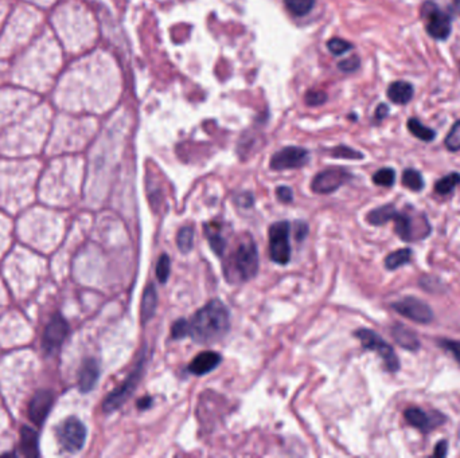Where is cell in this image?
Here are the masks:
<instances>
[{
    "instance_id": "obj_1",
    "label": "cell",
    "mask_w": 460,
    "mask_h": 458,
    "mask_svg": "<svg viewBox=\"0 0 460 458\" xmlns=\"http://www.w3.org/2000/svg\"><path fill=\"white\" fill-rule=\"evenodd\" d=\"M230 328L228 308L220 300H211L189 321V336L199 344H214Z\"/></svg>"
},
{
    "instance_id": "obj_2",
    "label": "cell",
    "mask_w": 460,
    "mask_h": 458,
    "mask_svg": "<svg viewBox=\"0 0 460 458\" xmlns=\"http://www.w3.org/2000/svg\"><path fill=\"white\" fill-rule=\"evenodd\" d=\"M259 270V251L251 236L240 241L237 248L223 263V272L229 282H247Z\"/></svg>"
},
{
    "instance_id": "obj_3",
    "label": "cell",
    "mask_w": 460,
    "mask_h": 458,
    "mask_svg": "<svg viewBox=\"0 0 460 458\" xmlns=\"http://www.w3.org/2000/svg\"><path fill=\"white\" fill-rule=\"evenodd\" d=\"M393 222L394 233L401 241L408 243L424 241L432 233V226L427 215L413 206H405L403 211H397Z\"/></svg>"
},
{
    "instance_id": "obj_4",
    "label": "cell",
    "mask_w": 460,
    "mask_h": 458,
    "mask_svg": "<svg viewBox=\"0 0 460 458\" xmlns=\"http://www.w3.org/2000/svg\"><path fill=\"white\" fill-rule=\"evenodd\" d=\"M354 336L361 342L363 349L376 352L377 355L384 361L385 368L389 373L394 374V373L400 371L401 364H400L399 356L396 355L391 344L387 343L378 333L369 330V328H360L354 332Z\"/></svg>"
},
{
    "instance_id": "obj_5",
    "label": "cell",
    "mask_w": 460,
    "mask_h": 458,
    "mask_svg": "<svg viewBox=\"0 0 460 458\" xmlns=\"http://www.w3.org/2000/svg\"><path fill=\"white\" fill-rule=\"evenodd\" d=\"M421 18L430 37L436 41H446L452 31V19L448 13L440 8L432 0H427L421 6Z\"/></svg>"
},
{
    "instance_id": "obj_6",
    "label": "cell",
    "mask_w": 460,
    "mask_h": 458,
    "mask_svg": "<svg viewBox=\"0 0 460 458\" xmlns=\"http://www.w3.org/2000/svg\"><path fill=\"white\" fill-rule=\"evenodd\" d=\"M290 223L280 221L269 227V254L271 260L279 265H287L291 260Z\"/></svg>"
},
{
    "instance_id": "obj_7",
    "label": "cell",
    "mask_w": 460,
    "mask_h": 458,
    "mask_svg": "<svg viewBox=\"0 0 460 458\" xmlns=\"http://www.w3.org/2000/svg\"><path fill=\"white\" fill-rule=\"evenodd\" d=\"M57 437L64 450L69 453H76L80 452L84 446L86 440V428L78 418L69 416L58 426Z\"/></svg>"
},
{
    "instance_id": "obj_8",
    "label": "cell",
    "mask_w": 460,
    "mask_h": 458,
    "mask_svg": "<svg viewBox=\"0 0 460 458\" xmlns=\"http://www.w3.org/2000/svg\"><path fill=\"white\" fill-rule=\"evenodd\" d=\"M391 306L394 312H397L403 318L418 324H430L435 319L432 308L425 301L413 296H405L404 299L391 303Z\"/></svg>"
},
{
    "instance_id": "obj_9",
    "label": "cell",
    "mask_w": 460,
    "mask_h": 458,
    "mask_svg": "<svg viewBox=\"0 0 460 458\" xmlns=\"http://www.w3.org/2000/svg\"><path fill=\"white\" fill-rule=\"evenodd\" d=\"M144 361H146L141 359L136 364L135 370L128 375V378L123 382V385L119 386L117 389L113 390L111 394L105 398V401L102 403V410L105 413H112V411L117 410L131 397V394L135 391V389L138 387L140 379H141V375H143Z\"/></svg>"
},
{
    "instance_id": "obj_10",
    "label": "cell",
    "mask_w": 460,
    "mask_h": 458,
    "mask_svg": "<svg viewBox=\"0 0 460 458\" xmlns=\"http://www.w3.org/2000/svg\"><path fill=\"white\" fill-rule=\"evenodd\" d=\"M405 421L421 434L427 435L447 422V416L440 411H424L420 407H408L404 411Z\"/></svg>"
},
{
    "instance_id": "obj_11",
    "label": "cell",
    "mask_w": 460,
    "mask_h": 458,
    "mask_svg": "<svg viewBox=\"0 0 460 458\" xmlns=\"http://www.w3.org/2000/svg\"><path fill=\"white\" fill-rule=\"evenodd\" d=\"M353 175L345 168H329L319 172L311 183V188L317 194H331L351 181Z\"/></svg>"
},
{
    "instance_id": "obj_12",
    "label": "cell",
    "mask_w": 460,
    "mask_h": 458,
    "mask_svg": "<svg viewBox=\"0 0 460 458\" xmlns=\"http://www.w3.org/2000/svg\"><path fill=\"white\" fill-rule=\"evenodd\" d=\"M309 160V153L300 147H287L275 153L271 159V168L275 171L293 169L306 166Z\"/></svg>"
},
{
    "instance_id": "obj_13",
    "label": "cell",
    "mask_w": 460,
    "mask_h": 458,
    "mask_svg": "<svg viewBox=\"0 0 460 458\" xmlns=\"http://www.w3.org/2000/svg\"><path fill=\"white\" fill-rule=\"evenodd\" d=\"M69 333V325L66 320L61 315L53 316L49 321L42 337V347L47 354L56 352L58 348L62 346L66 336Z\"/></svg>"
},
{
    "instance_id": "obj_14",
    "label": "cell",
    "mask_w": 460,
    "mask_h": 458,
    "mask_svg": "<svg viewBox=\"0 0 460 458\" xmlns=\"http://www.w3.org/2000/svg\"><path fill=\"white\" fill-rule=\"evenodd\" d=\"M54 402V395L50 390L38 391L30 401L28 404V418L35 425H42L45 419L49 416L52 406Z\"/></svg>"
},
{
    "instance_id": "obj_15",
    "label": "cell",
    "mask_w": 460,
    "mask_h": 458,
    "mask_svg": "<svg viewBox=\"0 0 460 458\" xmlns=\"http://www.w3.org/2000/svg\"><path fill=\"white\" fill-rule=\"evenodd\" d=\"M391 335L393 340L406 351L418 352L421 347L418 333L401 323H394L391 325Z\"/></svg>"
},
{
    "instance_id": "obj_16",
    "label": "cell",
    "mask_w": 460,
    "mask_h": 458,
    "mask_svg": "<svg viewBox=\"0 0 460 458\" xmlns=\"http://www.w3.org/2000/svg\"><path fill=\"white\" fill-rule=\"evenodd\" d=\"M220 361H221V356L217 352L206 351V352L199 354L193 359L189 366V371L193 375H198V376L209 374L210 371H213L214 368L218 367Z\"/></svg>"
},
{
    "instance_id": "obj_17",
    "label": "cell",
    "mask_w": 460,
    "mask_h": 458,
    "mask_svg": "<svg viewBox=\"0 0 460 458\" xmlns=\"http://www.w3.org/2000/svg\"><path fill=\"white\" fill-rule=\"evenodd\" d=\"M98 376H100V367L98 361L86 359L80 368V376H78V386L81 392H89L90 390H93L98 383Z\"/></svg>"
},
{
    "instance_id": "obj_18",
    "label": "cell",
    "mask_w": 460,
    "mask_h": 458,
    "mask_svg": "<svg viewBox=\"0 0 460 458\" xmlns=\"http://www.w3.org/2000/svg\"><path fill=\"white\" fill-rule=\"evenodd\" d=\"M205 236L209 241L211 250L221 257L226 249V239L223 234V227L220 223L210 222L205 224Z\"/></svg>"
},
{
    "instance_id": "obj_19",
    "label": "cell",
    "mask_w": 460,
    "mask_h": 458,
    "mask_svg": "<svg viewBox=\"0 0 460 458\" xmlns=\"http://www.w3.org/2000/svg\"><path fill=\"white\" fill-rule=\"evenodd\" d=\"M415 95V89L409 83L405 81H396L391 83L388 89V97L391 102L397 105H405L408 104Z\"/></svg>"
},
{
    "instance_id": "obj_20",
    "label": "cell",
    "mask_w": 460,
    "mask_h": 458,
    "mask_svg": "<svg viewBox=\"0 0 460 458\" xmlns=\"http://www.w3.org/2000/svg\"><path fill=\"white\" fill-rule=\"evenodd\" d=\"M397 208L393 203H388L384 206L372 210L367 215H366V221L372 226H384L388 222L393 221L394 215L397 214Z\"/></svg>"
},
{
    "instance_id": "obj_21",
    "label": "cell",
    "mask_w": 460,
    "mask_h": 458,
    "mask_svg": "<svg viewBox=\"0 0 460 458\" xmlns=\"http://www.w3.org/2000/svg\"><path fill=\"white\" fill-rule=\"evenodd\" d=\"M20 450L25 456H28V457L40 456L38 434L26 426L22 428V430H20Z\"/></svg>"
},
{
    "instance_id": "obj_22",
    "label": "cell",
    "mask_w": 460,
    "mask_h": 458,
    "mask_svg": "<svg viewBox=\"0 0 460 458\" xmlns=\"http://www.w3.org/2000/svg\"><path fill=\"white\" fill-rule=\"evenodd\" d=\"M156 304H158V294L155 291V287L150 284L146 291L143 293V300H141V320L143 323H148L153 319L156 311Z\"/></svg>"
},
{
    "instance_id": "obj_23",
    "label": "cell",
    "mask_w": 460,
    "mask_h": 458,
    "mask_svg": "<svg viewBox=\"0 0 460 458\" xmlns=\"http://www.w3.org/2000/svg\"><path fill=\"white\" fill-rule=\"evenodd\" d=\"M413 257V250L409 248H403V249L394 250L391 254L387 255L385 258V267L388 270H397L403 267L405 265L409 264Z\"/></svg>"
},
{
    "instance_id": "obj_24",
    "label": "cell",
    "mask_w": 460,
    "mask_h": 458,
    "mask_svg": "<svg viewBox=\"0 0 460 458\" xmlns=\"http://www.w3.org/2000/svg\"><path fill=\"white\" fill-rule=\"evenodd\" d=\"M460 184L459 172H451L435 183V193L440 196L451 195Z\"/></svg>"
},
{
    "instance_id": "obj_25",
    "label": "cell",
    "mask_w": 460,
    "mask_h": 458,
    "mask_svg": "<svg viewBox=\"0 0 460 458\" xmlns=\"http://www.w3.org/2000/svg\"><path fill=\"white\" fill-rule=\"evenodd\" d=\"M401 181H403L404 187H406L411 191H413V193H420L425 187V181H424L421 172L418 169H413V168H406L405 169L404 172H403Z\"/></svg>"
},
{
    "instance_id": "obj_26",
    "label": "cell",
    "mask_w": 460,
    "mask_h": 458,
    "mask_svg": "<svg viewBox=\"0 0 460 458\" xmlns=\"http://www.w3.org/2000/svg\"><path fill=\"white\" fill-rule=\"evenodd\" d=\"M408 129H409V132H411L415 138L423 140V141H425V143L433 141L435 138H436V132H435L433 129H431V128L425 126V125L423 124V123H421L420 120H418V119H411V120L408 121Z\"/></svg>"
},
{
    "instance_id": "obj_27",
    "label": "cell",
    "mask_w": 460,
    "mask_h": 458,
    "mask_svg": "<svg viewBox=\"0 0 460 458\" xmlns=\"http://www.w3.org/2000/svg\"><path fill=\"white\" fill-rule=\"evenodd\" d=\"M284 3L287 10L295 16H305L315 6V0H284Z\"/></svg>"
},
{
    "instance_id": "obj_28",
    "label": "cell",
    "mask_w": 460,
    "mask_h": 458,
    "mask_svg": "<svg viewBox=\"0 0 460 458\" xmlns=\"http://www.w3.org/2000/svg\"><path fill=\"white\" fill-rule=\"evenodd\" d=\"M177 245L178 249L181 250L182 253H189L190 250L193 249L194 245V229L191 226H183L178 236H177Z\"/></svg>"
},
{
    "instance_id": "obj_29",
    "label": "cell",
    "mask_w": 460,
    "mask_h": 458,
    "mask_svg": "<svg viewBox=\"0 0 460 458\" xmlns=\"http://www.w3.org/2000/svg\"><path fill=\"white\" fill-rule=\"evenodd\" d=\"M373 183L379 187H393L396 183V171L393 168H381L373 175Z\"/></svg>"
},
{
    "instance_id": "obj_30",
    "label": "cell",
    "mask_w": 460,
    "mask_h": 458,
    "mask_svg": "<svg viewBox=\"0 0 460 458\" xmlns=\"http://www.w3.org/2000/svg\"><path fill=\"white\" fill-rule=\"evenodd\" d=\"M444 144L449 152L460 151V120L452 125L451 131L448 132L446 140H444Z\"/></svg>"
},
{
    "instance_id": "obj_31",
    "label": "cell",
    "mask_w": 460,
    "mask_h": 458,
    "mask_svg": "<svg viewBox=\"0 0 460 458\" xmlns=\"http://www.w3.org/2000/svg\"><path fill=\"white\" fill-rule=\"evenodd\" d=\"M171 272V261L167 254H162L160 258L158 260L156 264V278L160 284H166L167 282L168 276Z\"/></svg>"
},
{
    "instance_id": "obj_32",
    "label": "cell",
    "mask_w": 460,
    "mask_h": 458,
    "mask_svg": "<svg viewBox=\"0 0 460 458\" xmlns=\"http://www.w3.org/2000/svg\"><path fill=\"white\" fill-rule=\"evenodd\" d=\"M327 47H329L330 53H333L334 56H342L353 49V44L350 42L341 40V38H333L327 42Z\"/></svg>"
},
{
    "instance_id": "obj_33",
    "label": "cell",
    "mask_w": 460,
    "mask_h": 458,
    "mask_svg": "<svg viewBox=\"0 0 460 458\" xmlns=\"http://www.w3.org/2000/svg\"><path fill=\"white\" fill-rule=\"evenodd\" d=\"M437 344L448 351L460 364V342L454 339H439Z\"/></svg>"
},
{
    "instance_id": "obj_34",
    "label": "cell",
    "mask_w": 460,
    "mask_h": 458,
    "mask_svg": "<svg viewBox=\"0 0 460 458\" xmlns=\"http://www.w3.org/2000/svg\"><path fill=\"white\" fill-rule=\"evenodd\" d=\"M331 155L334 157H339V159H351V160H360V159H363V155L355 150H351L349 147H345V145H341V147H336L333 151H331Z\"/></svg>"
},
{
    "instance_id": "obj_35",
    "label": "cell",
    "mask_w": 460,
    "mask_h": 458,
    "mask_svg": "<svg viewBox=\"0 0 460 458\" xmlns=\"http://www.w3.org/2000/svg\"><path fill=\"white\" fill-rule=\"evenodd\" d=\"M189 332H190V330H189V321L187 320H178L171 327V337L175 339V340H179V339L189 336Z\"/></svg>"
},
{
    "instance_id": "obj_36",
    "label": "cell",
    "mask_w": 460,
    "mask_h": 458,
    "mask_svg": "<svg viewBox=\"0 0 460 458\" xmlns=\"http://www.w3.org/2000/svg\"><path fill=\"white\" fill-rule=\"evenodd\" d=\"M327 100L326 93H323L321 90H309L306 95V102L309 107H318L324 104Z\"/></svg>"
},
{
    "instance_id": "obj_37",
    "label": "cell",
    "mask_w": 460,
    "mask_h": 458,
    "mask_svg": "<svg viewBox=\"0 0 460 458\" xmlns=\"http://www.w3.org/2000/svg\"><path fill=\"white\" fill-rule=\"evenodd\" d=\"M338 66H339V69L343 70L346 73H351V71H354V70L360 68V58L357 56H349L348 59L339 62Z\"/></svg>"
},
{
    "instance_id": "obj_38",
    "label": "cell",
    "mask_w": 460,
    "mask_h": 458,
    "mask_svg": "<svg viewBox=\"0 0 460 458\" xmlns=\"http://www.w3.org/2000/svg\"><path fill=\"white\" fill-rule=\"evenodd\" d=\"M276 196L283 203H291L293 200V190L290 187H279L276 190Z\"/></svg>"
},
{
    "instance_id": "obj_39",
    "label": "cell",
    "mask_w": 460,
    "mask_h": 458,
    "mask_svg": "<svg viewBox=\"0 0 460 458\" xmlns=\"http://www.w3.org/2000/svg\"><path fill=\"white\" fill-rule=\"evenodd\" d=\"M447 454H448V441L440 440L433 449V456L437 458H444L447 457Z\"/></svg>"
},
{
    "instance_id": "obj_40",
    "label": "cell",
    "mask_w": 460,
    "mask_h": 458,
    "mask_svg": "<svg viewBox=\"0 0 460 458\" xmlns=\"http://www.w3.org/2000/svg\"><path fill=\"white\" fill-rule=\"evenodd\" d=\"M307 233H308V226H307V223L300 221V222H297L295 224V236H296L297 241L305 239Z\"/></svg>"
},
{
    "instance_id": "obj_41",
    "label": "cell",
    "mask_w": 460,
    "mask_h": 458,
    "mask_svg": "<svg viewBox=\"0 0 460 458\" xmlns=\"http://www.w3.org/2000/svg\"><path fill=\"white\" fill-rule=\"evenodd\" d=\"M388 114H389V108H388V105H385V104H379V105L377 107L375 120H377V123H379V121H382Z\"/></svg>"
},
{
    "instance_id": "obj_42",
    "label": "cell",
    "mask_w": 460,
    "mask_h": 458,
    "mask_svg": "<svg viewBox=\"0 0 460 458\" xmlns=\"http://www.w3.org/2000/svg\"><path fill=\"white\" fill-rule=\"evenodd\" d=\"M238 203H240L241 206L248 207V206H251L252 203H253V196H252L251 194L240 195V198H238Z\"/></svg>"
},
{
    "instance_id": "obj_43",
    "label": "cell",
    "mask_w": 460,
    "mask_h": 458,
    "mask_svg": "<svg viewBox=\"0 0 460 458\" xmlns=\"http://www.w3.org/2000/svg\"><path fill=\"white\" fill-rule=\"evenodd\" d=\"M151 403H153V398L146 397V398H141V399L138 401V407H139L140 410H143V409H148V407L151 406Z\"/></svg>"
},
{
    "instance_id": "obj_44",
    "label": "cell",
    "mask_w": 460,
    "mask_h": 458,
    "mask_svg": "<svg viewBox=\"0 0 460 458\" xmlns=\"http://www.w3.org/2000/svg\"><path fill=\"white\" fill-rule=\"evenodd\" d=\"M454 6H455V8H456V11L459 13L460 15V0H454Z\"/></svg>"
}]
</instances>
